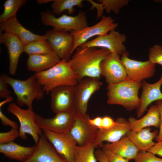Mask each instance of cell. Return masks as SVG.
Masks as SVG:
<instances>
[{"mask_svg": "<svg viewBox=\"0 0 162 162\" xmlns=\"http://www.w3.org/2000/svg\"><path fill=\"white\" fill-rule=\"evenodd\" d=\"M45 35L54 52L60 58L68 62L73 53L74 38L68 31L52 29L47 31Z\"/></svg>", "mask_w": 162, "mask_h": 162, "instance_id": "8", "label": "cell"}, {"mask_svg": "<svg viewBox=\"0 0 162 162\" xmlns=\"http://www.w3.org/2000/svg\"><path fill=\"white\" fill-rule=\"evenodd\" d=\"M23 52L29 56L34 54H44L54 52L47 40L34 41L24 45Z\"/></svg>", "mask_w": 162, "mask_h": 162, "instance_id": "28", "label": "cell"}, {"mask_svg": "<svg viewBox=\"0 0 162 162\" xmlns=\"http://www.w3.org/2000/svg\"><path fill=\"white\" fill-rule=\"evenodd\" d=\"M89 122L91 124L98 129L101 128L102 125V117L97 116L93 119L90 118Z\"/></svg>", "mask_w": 162, "mask_h": 162, "instance_id": "43", "label": "cell"}, {"mask_svg": "<svg viewBox=\"0 0 162 162\" xmlns=\"http://www.w3.org/2000/svg\"><path fill=\"white\" fill-rule=\"evenodd\" d=\"M97 160L99 162H107L105 154L102 149H98L94 152Z\"/></svg>", "mask_w": 162, "mask_h": 162, "instance_id": "42", "label": "cell"}, {"mask_svg": "<svg viewBox=\"0 0 162 162\" xmlns=\"http://www.w3.org/2000/svg\"><path fill=\"white\" fill-rule=\"evenodd\" d=\"M82 0H54L51 5L52 13L60 15L65 10L68 14L71 15L75 12L74 7L80 8L83 7Z\"/></svg>", "mask_w": 162, "mask_h": 162, "instance_id": "27", "label": "cell"}, {"mask_svg": "<svg viewBox=\"0 0 162 162\" xmlns=\"http://www.w3.org/2000/svg\"><path fill=\"white\" fill-rule=\"evenodd\" d=\"M0 33L4 32L15 35L24 45L34 41L46 40L45 34H34L24 27L19 22L16 16L0 23Z\"/></svg>", "mask_w": 162, "mask_h": 162, "instance_id": "19", "label": "cell"}, {"mask_svg": "<svg viewBox=\"0 0 162 162\" xmlns=\"http://www.w3.org/2000/svg\"><path fill=\"white\" fill-rule=\"evenodd\" d=\"M129 55L128 52L125 51L121 58L126 70L127 80L141 82L142 80L154 75L155 64L148 60L142 62L131 59Z\"/></svg>", "mask_w": 162, "mask_h": 162, "instance_id": "13", "label": "cell"}, {"mask_svg": "<svg viewBox=\"0 0 162 162\" xmlns=\"http://www.w3.org/2000/svg\"><path fill=\"white\" fill-rule=\"evenodd\" d=\"M34 74L47 94L58 86H75L80 81L76 74L71 69L68 62L65 60H61L50 69Z\"/></svg>", "mask_w": 162, "mask_h": 162, "instance_id": "2", "label": "cell"}, {"mask_svg": "<svg viewBox=\"0 0 162 162\" xmlns=\"http://www.w3.org/2000/svg\"><path fill=\"white\" fill-rule=\"evenodd\" d=\"M40 18L44 25L52 26L56 30L76 31L88 26L86 14L81 10L74 16L64 14L58 17L52 12L47 10L41 13Z\"/></svg>", "mask_w": 162, "mask_h": 162, "instance_id": "5", "label": "cell"}, {"mask_svg": "<svg viewBox=\"0 0 162 162\" xmlns=\"http://www.w3.org/2000/svg\"><path fill=\"white\" fill-rule=\"evenodd\" d=\"M148 61L152 64L162 65V46L156 44L149 49Z\"/></svg>", "mask_w": 162, "mask_h": 162, "instance_id": "32", "label": "cell"}, {"mask_svg": "<svg viewBox=\"0 0 162 162\" xmlns=\"http://www.w3.org/2000/svg\"><path fill=\"white\" fill-rule=\"evenodd\" d=\"M134 162H162V158L146 151H139L134 159Z\"/></svg>", "mask_w": 162, "mask_h": 162, "instance_id": "33", "label": "cell"}, {"mask_svg": "<svg viewBox=\"0 0 162 162\" xmlns=\"http://www.w3.org/2000/svg\"><path fill=\"white\" fill-rule=\"evenodd\" d=\"M8 84L12 88L16 96V102L20 106L26 105L33 110L32 104L35 100H42L44 91L34 74L25 80L14 79L6 75Z\"/></svg>", "mask_w": 162, "mask_h": 162, "instance_id": "4", "label": "cell"}, {"mask_svg": "<svg viewBox=\"0 0 162 162\" xmlns=\"http://www.w3.org/2000/svg\"><path fill=\"white\" fill-rule=\"evenodd\" d=\"M35 148L36 145L24 146L13 142L0 144V152L10 160L24 162L32 155Z\"/></svg>", "mask_w": 162, "mask_h": 162, "instance_id": "24", "label": "cell"}, {"mask_svg": "<svg viewBox=\"0 0 162 162\" xmlns=\"http://www.w3.org/2000/svg\"><path fill=\"white\" fill-rule=\"evenodd\" d=\"M88 2H89L92 5L91 9H93L94 8H96L97 10V17L98 19L99 18L103 16L104 9L102 4L100 3H97L91 0H87Z\"/></svg>", "mask_w": 162, "mask_h": 162, "instance_id": "41", "label": "cell"}, {"mask_svg": "<svg viewBox=\"0 0 162 162\" xmlns=\"http://www.w3.org/2000/svg\"><path fill=\"white\" fill-rule=\"evenodd\" d=\"M141 82L127 80L115 84H108L107 103L122 106L127 110H132L140 106L141 100L138 92Z\"/></svg>", "mask_w": 162, "mask_h": 162, "instance_id": "3", "label": "cell"}, {"mask_svg": "<svg viewBox=\"0 0 162 162\" xmlns=\"http://www.w3.org/2000/svg\"><path fill=\"white\" fill-rule=\"evenodd\" d=\"M116 121V124L110 128L98 129L93 142L96 148L101 147L104 141L112 143L118 141L131 130L128 121L125 118L120 117Z\"/></svg>", "mask_w": 162, "mask_h": 162, "instance_id": "17", "label": "cell"}, {"mask_svg": "<svg viewBox=\"0 0 162 162\" xmlns=\"http://www.w3.org/2000/svg\"><path fill=\"white\" fill-rule=\"evenodd\" d=\"M19 137L18 130L11 128V129L7 132H0V144L9 143L14 141Z\"/></svg>", "mask_w": 162, "mask_h": 162, "instance_id": "34", "label": "cell"}, {"mask_svg": "<svg viewBox=\"0 0 162 162\" xmlns=\"http://www.w3.org/2000/svg\"><path fill=\"white\" fill-rule=\"evenodd\" d=\"M75 118L73 111L58 113L50 118H45L36 114L34 116L35 122L42 130H48L61 134L70 133Z\"/></svg>", "mask_w": 162, "mask_h": 162, "instance_id": "9", "label": "cell"}, {"mask_svg": "<svg viewBox=\"0 0 162 162\" xmlns=\"http://www.w3.org/2000/svg\"><path fill=\"white\" fill-rule=\"evenodd\" d=\"M101 75L108 84H118L127 80L126 70L119 56L110 54L100 64Z\"/></svg>", "mask_w": 162, "mask_h": 162, "instance_id": "14", "label": "cell"}, {"mask_svg": "<svg viewBox=\"0 0 162 162\" xmlns=\"http://www.w3.org/2000/svg\"><path fill=\"white\" fill-rule=\"evenodd\" d=\"M101 147L129 160H134L139 151L127 136H124L116 142L103 145Z\"/></svg>", "mask_w": 162, "mask_h": 162, "instance_id": "26", "label": "cell"}, {"mask_svg": "<svg viewBox=\"0 0 162 162\" xmlns=\"http://www.w3.org/2000/svg\"><path fill=\"white\" fill-rule=\"evenodd\" d=\"M102 84L99 78L87 77L80 80L75 86L73 112L76 115L87 114L89 99Z\"/></svg>", "mask_w": 162, "mask_h": 162, "instance_id": "7", "label": "cell"}, {"mask_svg": "<svg viewBox=\"0 0 162 162\" xmlns=\"http://www.w3.org/2000/svg\"><path fill=\"white\" fill-rule=\"evenodd\" d=\"M97 1L101 3L104 10L106 12L110 13L112 11L115 14H118L120 9L127 5L129 2L128 0H98Z\"/></svg>", "mask_w": 162, "mask_h": 162, "instance_id": "31", "label": "cell"}, {"mask_svg": "<svg viewBox=\"0 0 162 162\" xmlns=\"http://www.w3.org/2000/svg\"><path fill=\"white\" fill-rule=\"evenodd\" d=\"M6 75L2 74L0 76V98H5L10 95L11 92L8 88V83L6 80Z\"/></svg>", "mask_w": 162, "mask_h": 162, "instance_id": "35", "label": "cell"}, {"mask_svg": "<svg viewBox=\"0 0 162 162\" xmlns=\"http://www.w3.org/2000/svg\"><path fill=\"white\" fill-rule=\"evenodd\" d=\"M61 60L54 52L44 54L29 56L26 62L27 69L35 73L46 70L56 65Z\"/></svg>", "mask_w": 162, "mask_h": 162, "instance_id": "22", "label": "cell"}, {"mask_svg": "<svg viewBox=\"0 0 162 162\" xmlns=\"http://www.w3.org/2000/svg\"><path fill=\"white\" fill-rule=\"evenodd\" d=\"M0 118L2 125L5 126H10L18 130V125L16 123L11 120L7 117L3 113L2 110H0Z\"/></svg>", "mask_w": 162, "mask_h": 162, "instance_id": "37", "label": "cell"}, {"mask_svg": "<svg viewBox=\"0 0 162 162\" xmlns=\"http://www.w3.org/2000/svg\"><path fill=\"white\" fill-rule=\"evenodd\" d=\"M5 98L6 99L5 100L1 102L0 103V109L2 108V106L5 104L11 102L14 100V98L10 95L7 97Z\"/></svg>", "mask_w": 162, "mask_h": 162, "instance_id": "44", "label": "cell"}, {"mask_svg": "<svg viewBox=\"0 0 162 162\" xmlns=\"http://www.w3.org/2000/svg\"><path fill=\"white\" fill-rule=\"evenodd\" d=\"M111 53L105 48L79 46L68 62L80 81L87 77L99 79L101 63Z\"/></svg>", "mask_w": 162, "mask_h": 162, "instance_id": "1", "label": "cell"}, {"mask_svg": "<svg viewBox=\"0 0 162 162\" xmlns=\"http://www.w3.org/2000/svg\"><path fill=\"white\" fill-rule=\"evenodd\" d=\"M95 148L93 142L82 146H77L74 162H97L94 151Z\"/></svg>", "mask_w": 162, "mask_h": 162, "instance_id": "29", "label": "cell"}, {"mask_svg": "<svg viewBox=\"0 0 162 162\" xmlns=\"http://www.w3.org/2000/svg\"><path fill=\"white\" fill-rule=\"evenodd\" d=\"M162 85V74L160 79L156 82L150 84L143 81L141 86L142 91L140 104L137 108V118L141 117L147 110L148 106L154 101L162 100L160 88Z\"/></svg>", "mask_w": 162, "mask_h": 162, "instance_id": "21", "label": "cell"}, {"mask_svg": "<svg viewBox=\"0 0 162 162\" xmlns=\"http://www.w3.org/2000/svg\"><path fill=\"white\" fill-rule=\"evenodd\" d=\"M75 86L62 85L50 92V107L54 112L73 111Z\"/></svg>", "mask_w": 162, "mask_h": 162, "instance_id": "15", "label": "cell"}, {"mask_svg": "<svg viewBox=\"0 0 162 162\" xmlns=\"http://www.w3.org/2000/svg\"><path fill=\"white\" fill-rule=\"evenodd\" d=\"M128 121L130 130L133 131L150 126L159 127L160 115L158 107L156 104L152 105L149 108L147 114L141 118L137 119L132 117H129Z\"/></svg>", "mask_w": 162, "mask_h": 162, "instance_id": "25", "label": "cell"}, {"mask_svg": "<svg viewBox=\"0 0 162 162\" xmlns=\"http://www.w3.org/2000/svg\"><path fill=\"white\" fill-rule=\"evenodd\" d=\"M7 110L9 112L14 115L19 121V137L25 140L27 138L26 134H29L36 144L43 134L42 130L35 122V113L33 110L28 108L26 110L22 109L14 103L9 104Z\"/></svg>", "mask_w": 162, "mask_h": 162, "instance_id": "6", "label": "cell"}, {"mask_svg": "<svg viewBox=\"0 0 162 162\" xmlns=\"http://www.w3.org/2000/svg\"><path fill=\"white\" fill-rule=\"evenodd\" d=\"M126 39V37L124 34H120L114 29L111 30L106 34L98 36L80 46L100 47L108 50L111 53L122 55L126 51L124 43Z\"/></svg>", "mask_w": 162, "mask_h": 162, "instance_id": "12", "label": "cell"}, {"mask_svg": "<svg viewBox=\"0 0 162 162\" xmlns=\"http://www.w3.org/2000/svg\"><path fill=\"white\" fill-rule=\"evenodd\" d=\"M115 21L110 16L103 15L100 20L94 25L88 26L80 31L70 32L74 38L73 53L77 47L92 37L106 34L111 30L115 29L118 26V23H115Z\"/></svg>", "mask_w": 162, "mask_h": 162, "instance_id": "10", "label": "cell"}, {"mask_svg": "<svg viewBox=\"0 0 162 162\" xmlns=\"http://www.w3.org/2000/svg\"><path fill=\"white\" fill-rule=\"evenodd\" d=\"M90 118L87 114L76 115L75 121L70 133L79 146L92 143L95 138L98 129L90 124Z\"/></svg>", "mask_w": 162, "mask_h": 162, "instance_id": "16", "label": "cell"}, {"mask_svg": "<svg viewBox=\"0 0 162 162\" xmlns=\"http://www.w3.org/2000/svg\"><path fill=\"white\" fill-rule=\"evenodd\" d=\"M158 130L151 131L148 127L136 131L130 130L126 134L127 137L134 144L139 151H147L156 143L153 140L158 135Z\"/></svg>", "mask_w": 162, "mask_h": 162, "instance_id": "23", "label": "cell"}, {"mask_svg": "<svg viewBox=\"0 0 162 162\" xmlns=\"http://www.w3.org/2000/svg\"><path fill=\"white\" fill-rule=\"evenodd\" d=\"M0 42L7 48L9 55V73L15 75L16 74L18 61L21 54L23 52L24 44L15 35L6 32L0 33Z\"/></svg>", "mask_w": 162, "mask_h": 162, "instance_id": "20", "label": "cell"}, {"mask_svg": "<svg viewBox=\"0 0 162 162\" xmlns=\"http://www.w3.org/2000/svg\"><path fill=\"white\" fill-rule=\"evenodd\" d=\"M116 124V121L110 117L106 116L102 117V122L101 128L100 129H107L110 128Z\"/></svg>", "mask_w": 162, "mask_h": 162, "instance_id": "39", "label": "cell"}, {"mask_svg": "<svg viewBox=\"0 0 162 162\" xmlns=\"http://www.w3.org/2000/svg\"><path fill=\"white\" fill-rule=\"evenodd\" d=\"M26 2L25 0H7L4 4V10L0 15V23L6 22L16 16L19 9Z\"/></svg>", "mask_w": 162, "mask_h": 162, "instance_id": "30", "label": "cell"}, {"mask_svg": "<svg viewBox=\"0 0 162 162\" xmlns=\"http://www.w3.org/2000/svg\"><path fill=\"white\" fill-rule=\"evenodd\" d=\"M105 154L107 162H129V160L119 156L112 152L102 149Z\"/></svg>", "mask_w": 162, "mask_h": 162, "instance_id": "36", "label": "cell"}, {"mask_svg": "<svg viewBox=\"0 0 162 162\" xmlns=\"http://www.w3.org/2000/svg\"><path fill=\"white\" fill-rule=\"evenodd\" d=\"M147 151L162 157V140L156 143Z\"/></svg>", "mask_w": 162, "mask_h": 162, "instance_id": "40", "label": "cell"}, {"mask_svg": "<svg viewBox=\"0 0 162 162\" xmlns=\"http://www.w3.org/2000/svg\"><path fill=\"white\" fill-rule=\"evenodd\" d=\"M156 104L158 107L160 115L159 130L155 138L157 142H158L162 140V100L156 101Z\"/></svg>", "mask_w": 162, "mask_h": 162, "instance_id": "38", "label": "cell"}, {"mask_svg": "<svg viewBox=\"0 0 162 162\" xmlns=\"http://www.w3.org/2000/svg\"><path fill=\"white\" fill-rule=\"evenodd\" d=\"M36 144L34 152L24 162H67L57 152L44 134Z\"/></svg>", "mask_w": 162, "mask_h": 162, "instance_id": "18", "label": "cell"}, {"mask_svg": "<svg viewBox=\"0 0 162 162\" xmlns=\"http://www.w3.org/2000/svg\"><path fill=\"white\" fill-rule=\"evenodd\" d=\"M48 140L67 162H74L77 143L70 133L61 134L42 130Z\"/></svg>", "mask_w": 162, "mask_h": 162, "instance_id": "11", "label": "cell"}]
</instances>
